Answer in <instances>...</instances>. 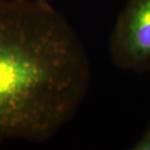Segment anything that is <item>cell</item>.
I'll list each match as a JSON object with an SVG mask.
<instances>
[{
  "label": "cell",
  "mask_w": 150,
  "mask_h": 150,
  "mask_svg": "<svg viewBox=\"0 0 150 150\" xmlns=\"http://www.w3.org/2000/svg\"><path fill=\"white\" fill-rule=\"evenodd\" d=\"M90 84L86 49L61 12L48 0H0V146L50 139Z\"/></svg>",
  "instance_id": "cell-1"
},
{
  "label": "cell",
  "mask_w": 150,
  "mask_h": 150,
  "mask_svg": "<svg viewBox=\"0 0 150 150\" xmlns=\"http://www.w3.org/2000/svg\"><path fill=\"white\" fill-rule=\"evenodd\" d=\"M108 51L118 69L150 72V0H128L110 32Z\"/></svg>",
  "instance_id": "cell-2"
},
{
  "label": "cell",
  "mask_w": 150,
  "mask_h": 150,
  "mask_svg": "<svg viewBox=\"0 0 150 150\" xmlns=\"http://www.w3.org/2000/svg\"><path fill=\"white\" fill-rule=\"evenodd\" d=\"M133 150H150V121L147 127L140 136V137L137 140V142L132 146Z\"/></svg>",
  "instance_id": "cell-3"
}]
</instances>
